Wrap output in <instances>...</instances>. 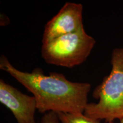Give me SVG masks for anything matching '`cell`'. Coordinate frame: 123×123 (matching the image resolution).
Masks as SVG:
<instances>
[{
    "label": "cell",
    "instance_id": "obj_6",
    "mask_svg": "<svg viewBox=\"0 0 123 123\" xmlns=\"http://www.w3.org/2000/svg\"><path fill=\"white\" fill-rule=\"evenodd\" d=\"M57 114L61 123H101L99 120L87 116L84 113H57Z\"/></svg>",
    "mask_w": 123,
    "mask_h": 123
},
{
    "label": "cell",
    "instance_id": "obj_7",
    "mask_svg": "<svg viewBox=\"0 0 123 123\" xmlns=\"http://www.w3.org/2000/svg\"><path fill=\"white\" fill-rule=\"evenodd\" d=\"M57 113L49 112L44 113L41 120V123H60Z\"/></svg>",
    "mask_w": 123,
    "mask_h": 123
},
{
    "label": "cell",
    "instance_id": "obj_8",
    "mask_svg": "<svg viewBox=\"0 0 123 123\" xmlns=\"http://www.w3.org/2000/svg\"><path fill=\"white\" fill-rule=\"evenodd\" d=\"M119 121H120V123H123V118L121 119L120 120H119Z\"/></svg>",
    "mask_w": 123,
    "mask_h": 123
},
{
    "label": "cell",
    "instance_id": "obj_2",
    "mask_svg": "<svg viewBox=\"0 0 123 123\" xmlns=\"http://www.w3.org/2000/svg\"><path fill=\"white\" fill-rule=\"evenodd\" d=\"M111 70L95 88L92 96L97 103H88L84 114L106 123L123 118V48H115L111 54Z\"/></svg>",
    "mask_w": 123,
    "mask_h": 123
},
{
    "label": "cell",
    "instance_id": "obj_4",
    "mask_svg": "<svg viewBox=\"0 0 123 123\" xmlns=\"http://www.w3.org/2000/svg\"><path fill=\"white\" fill-rule=\"evenodd\" d=\"M83 9L81 4L66 2L58 13L46 24L43 34L42 44L84 28Z\"/></svg>",
    "mask_w": 123,
    "mask_h": 123
},
{
    "label": "cell",
    "instance_id": "obj_5",
    "mask_svg": "<svg viewBox=\"0 0 123 123\" xmlns=\"http://www.w3.org/2000/svg\"><path fill=\"white\" fill-rule=\"evenodd\" d=\"M0 102L13 113L18 123H36L37 104L35 98L29 96L0 80Z\"/></svg>",
    "mask_w": 123,
    "mask_h": 123
},
{
    "label": "cell",
    "instance_id": "obj_1",
    "mask_svg": "<svg viewBox=\"0 0 123 123\" xmlns=\"http://www.w3.org/2000/svg\"><path fill=\"white\" fill-rule=\"evenodd\" d=\"M0 68L33 94L37 110L41 113H84L88 104V96L91 88L88 83L71 81L60 73L45 75L40 68L30 73L22 71L14 67L4 55L0 58Z\"/></svg>",
    "mask_w": 123,
    "mask_h": 123
},
{
    "label": "cell",
    "instance_id": "obj_3",
    "mask_svg": "<svg viewBox=\"0 0 123 123\" xmlns=\"http://www.w3.org/2000/svg\"><path fill=\"white\" fill-rule=\"evenodd\" d=\"M96 41L83 28L42 44V56L47 64L73 68L84 62Z\"/></svg>",
    "mask_w": 123,
    "mask_h": 123
}]
</instances>
